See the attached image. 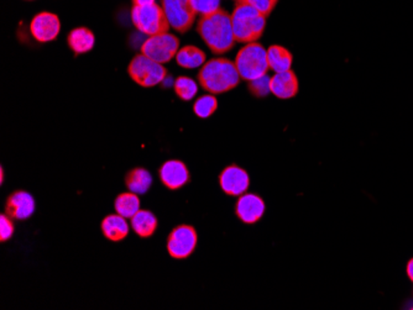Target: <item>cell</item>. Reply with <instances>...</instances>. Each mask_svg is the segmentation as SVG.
<instances>
[{"label":"cell","mask_w":413,"mask_h":310,"mask_svg":"<svg viewBox=\"0 0 413 310\" xmlns=\"http://www.w3.org/2000/svg\"><path fill=\"white\" fill-rule=\"evenodd\" d=\"M238 1H244L249 6H254L256 10L269 17L271 14L272 10L275 9V6H278V0H238Z\"/></svg>","instance_id":"83f0119b"},{"label":"cell","mask_w":413,"mask_h":310,"mask_svg":"<svg viewBox=\"0 0 413 310\" xmlns=\"http://www.w3.org/2000/svg\"><path fill=\"white\" fill-rule=\"evenodd\" d=\"M0 241L6 243L12 239L15 232V226L12 223V218H9L6 214L0 215Z\"/></svg>","instance_id":"4316f807"},{"label":"cell","mask_w":413,"mask_h":310,"mask_svg":"<svg viewBox=\"0 0 413 310\" xmlns=\"http://www.w3.org/2000/svg\"><path fill=\"white\" fill-rule=\"evenodd\" d=\"M128 74L136 85L144 88H151L162 83L167 76V69L159 62L144 56L142 53L136 55L128 66Z\"/></svg>","instance_id":"8992f818"},{"label":"cell","mask_w":413,"mask_h":310,"mask_svg":"<svg viewBox=\"0 0 413 310\" xmlns=\"http://www.w3.org/2000/svg\"><path fill=\"white\" fill-rule=\"evenodd\" d=\"M300 83L294 71L275 74L271 77V93L278 99H292L298 94Z\"/></svg>","instance_id":"9a60e30c"},{"label":"cell","mask_w":413,"mask_h":310,"mask_svg":"<svg viewBox=\"0 0 413 310\" xmlns=\"http://www.w3.org/2000/svg\"><path fill=\"white\" fill-rule=\"evenodd\" d=\"M174 89L176 96H178L183 102H191L193 101L197 93H199V85L194 79L181 76L177 77L174 82Z\"/></svg>","instance_id":"603a6c76"},{"label":"cell","mask_w":413,"mask_h":310,"mask_svg":"<svg viewBox=\"0 0 413 310\" xmlns=\"http://www.w3.org/2000/svg\"><path fill=\"white\" fill-rule=\"evenodd\" d=\"M131 21L142 34L146 36L166 34L171 25L164 9L156 3L145 6H133Z\"/></svg>","instance_id":"5b68a950"},{"label":"cell","mask_w":413,"mask_h":310,"mask_svg":"<svg viewBox=\"0 0 413 310\" xmlns=\"http://www.w3.org/2000/svg\"><path fill=\"white\" fill-rule=\"evenodd\" d=\"M218 109V101L214 94H204L196 99L193 104V112L201 119H207L212 117Z\"/></svg>","instance_id":"cb8c5ba5"},{"label":"cell","mask_w":413,"mask_h":310,"mask_svg":"<svg viewBox=\"0 0 413 310\" xmlns=\"http://www.w3.org/2000/svg\"><path fill=\"white\" fill-rule=\"evenodd\" d=\"M130 226L133 232L142 239H149L159 227V220L156 215L146 209H140L130 219Z\"/></svg>","instance_id":"ac0fdd59"},{"label":"cell","mask_w":413,"mask_h":310,"mask_svg":"<svg viewBox=\"0 0 413 310\" xmlns=\"http://www.w3.org/2000/svg\"><path fill=\"white\" fill-rule=\"evenodd\" d=\"M155 0H133V6H145L153 4Z\"/></svg>","instance_id":"f1b7e54d"},{"label":"cell","mask_w":413,"mask_h":310,"mask_svg":"<svg viewBox=\"0 0 413 310\" xmlns=\"http://www.w3.org/2000/svg\"><path fill=\"white\" fill-rule=\"evenodd\" d=\"M61 31V21L56 14L42 12L35 15L30 24V33L36 41L41 44L51 42L57 39Z\"/></svg>","instance_id":"8fae6325"},{"label":"cell","mask_w":413,"mask_h":310,"mask_svg":"<svg viewBox=\"0 0 413 310\" xmlns=\"http://www.w3.org/2000/svg\"><path fill=\"white\" fill-rule=\"evenodd\" d=\"M233 30L235 41L240 44H251L260 39L267 28V17L254 6L237 0L232 12Z\"/></svg>","instance_id":"3957f363"},{"label":"cell","mask_w":413,"mask_h":310,"mask_svg":"<svg viewBox=\"0 0 413 310\" xmlns=\"http://www.w3.org/2000/svg\"><path fill=\"white\" fill-rule=\"evenodd\" d=\"M114 209L117 214L124 216L125 219H131L140 210V198L135 193H120L114 200Z\"/></svg>","instance_id":"7402d4cb"},{"label":"cell","mask_w":413,"mask_h":310,"mask_svg":"<svg viewBox=\"0 0 413 310\" xmlns=\"http://www.w3.org/2000/svg\"><path fill=\"white\" fill-rule=\"evenodd\" d=\"M0 178H1V183L4 182V171L1 169V175H0Z\"/></svg>","instance_id":"4dcf8cb0"},{"label":"cell","mask_w":413,"mask_h":310,"mask_svg":"<svg viewBox=\"0 0 413 310\" xmlns=\"http://www.w3.org/2000/svg\"><path fill=\"white\" fill-rule=\"evenodd\" d=\"M199 234L192 225L176 226L167 237V252L172 259H186L196 251Z\"/></svg>","instance_id":"ba28073f"},{"label":"cell","mask_w":413,"mask_h":310,"mask_svg":"<svg viewBox=\"0 0 413 310\" xmlns=\"http://www.w3.org/2000/svg\"><path fill=\"white\" fill-rule=\"evenodd\" d=\"M67 45L76 56L92 51L96 45V36L91 28H77L69 31Z\"/></svg>","instance_id":"e0dca14e"},{"label":"cell","mask_w":413,"mask_h":310,"mask_svg":"<svg viewBox=\"0 0 413 310\" xmlns=\"http://www.w3.org/2000/svg\"><path fill=\"white\" fill-rule=\"evenodd\" d=\"M250 93L256 98H265L271 93V77L267 74L260 78L253 79L248 82Z\"/></svg>","instance_id":"d4e9b609"},{"label":"cell","mask_w":413,"mask_h":310,"mask_svg":"<svg viewBox=\"0 0 413 310\" xmlns=\"http://www.w3.org/2000/svg\"><path fill=\"white\" fill-rule=\"evenodd\" d=\"M160 181L167 189L178 191L191 182V173L186 164L180 160H169L159 169Z\"/></svg>","instance_id":"7c38bea8"},{"label":"cell","mask_w":413,"mask_h":310,"mask_svg":"<svg viewBox=\"0 0 413 310\" xmlns=\"http://www.w3.org/2000/svg\"><path fill=\"white\" fill-rule=\"evenodd\" d=\"M234 63L238 68L240 77L246 82L260 78L267 74L270 69L267 61V50L258 41L246 44L243 49H240Z\"/></svg>","instance_id":"277c9868"},{"label":"cell","mask_w":413,"mask_h":310,"mask_svg":"<svg viewBox=\"0 0 413 310\" xmlns=\"http://www.w3.org/2000/svg\"><path fill=\"white\" fill-rule=\"evenodd\" d=\"M36 203L30 193L17 189L6 198L4 204V214L8 215L12 220L24 221L34 215Z\"/></svg>","instance_id":"5bb4252c"},{"label":"cell","mask_w":413,"mask_h":310,"mask_svg":"<svg viewBox=\"0 0 413 310\" xmlns=\"http://www.w3.org/2000/svg\"><path fill=\"white\" fill-rule=\"evenodd\" d=\"M191 4L196 14H201L202 17L221 9V0H191Z\"/></svg>","instance_id":"484cf974"},{"label":"cell","mask_w":413,"mask_h":310,"mask_svg":"<svg viewBox=\"0 0 413 310\" xmlns=\"http://www.w3.org/2000/svg\"><path fill=\"white\" fill-rule=\"evenodd\" d=\"M267 61L271 71L275 74H281L291 69L294 56L283 46L272 45L267 49Z\"/></svg>","instance_id":"ffe728a7"},{"label":"cell","mask_w":413,"mask_h":310,"mask_svg":"<svg viewBox=\"0 0 413 310\" xmlns=\"http://www.w3.org/2000/svg\"><path fill=\"white\" fill-rule=\"evenodd\" d=\"M267 204L264 199L254 193H244L235 204V215L244 224H255L265 214Z\"/></svg>","instance_id":"4fadbf2b"},{"label":"cell","mask_w":413,"mask_h":310,"mask_svg":"<svg viewBox=\"0 0 413 310\" xmlns=\"http://www.w3.org/2000/svg\"><path fill=\"white\" fill-rule=\"evenodd\" d=\"M162 9L171 28L180 34L189 31L197 15L193 10L191 0H162Z\"/></svg>","instance_id":"9c48e42d"},{"label":"cell","mask_w":413,"mask_h":310,"mask_svg":"<svg viewBox=\"0 0 413 310\" xmlns=\"http://www.w3.org/2000/svg\"><path fill=\"white\" fill-rule=\"evenodd\" d=\"M180 50V40L175 35L166 34L149 36L142 45V53L155 62H170Z\"/></svg>","instance_id":"52a82bcc"},{"label":"cell","mask_w":413,"mask_h":310,"mask_svg":"<svg viewBox=\"0 0 413 310\" xmlns=\"http://www.w3.org/2000/svg\"><path fill=\"white\" fill-rule=\"evenodd\" d=\"M176 61L178 66L188 69L202 67L205 61V53L196 46L188 45L182 47L176 55Z\"/></svg>","instance_id":"44dd1931"},{"label":"cell","mask_w":413,"mask_h":310,"mask_svg":"<svg viewBox=\"0 0 413 310\" xmlns=\"http://www.w3.org/2000/svg\"><path fill=\"white\" fill-rule=\"evenodd\" d=\"M128 219L119 214L108 215L103 219L101 224V230L103 232V236L106 237L112 243H120L126 239L129 235V224Z\"/></svg>","instance_id":"2e32d148"},{"label":"cell","mask_w":413,"mask_h":310,"mask_svg":"<svg viewBox=\"0 0 413 310\" xmlns=\"http://www.w3.org/2000/svg\"><path fill=\"white\" fill-rule=\"evenodd\" d=\"M125 186L139 196L146 194L153 186V175L146 169L135 167L125 175Z\"/></svg>","instance_id":"d6986e66"},{"label":"cell","mask_w":413,"mask_h":310,"mask_svg":"<svg viewBox=\"0 0 413 310\" xmlns=\"http://www.w3.org/2000/svg\"><path fill=\"white\" fill-rule=\"evenodd\" d=\"M219 186L227 196L240 197L249 189V173L238 164H230L221 171Z\"/></svg>","instance_id":"30bf717a"},{"label":"cell","mask_w":413,"mask_h":310,"mask_svg":"<svg viewBox=\"0 0 413 310\" xmlns=\"http://www.w3.org/2000/svg\"><path fill=\"white\" fill-rule=\"evenodd\" d=\"M197 30L205 45L214 55L227 53L237 42L233 30L232 14L223 9L201 17Z\"/></svg>","instance_id":"6da1fadb"},{"label":"cell","mask_w":413,"mask_h":310,"mask_svg":"<svg viewBox=\"0 0 413 310\" xmlns=\"http://www.w3.org/2000/svg\"><path fill=\"white\" fill-rule=\"evenodd\" d=\"M240 74L235 63L228 58H212L199 69V82L210 94H223L240 83Z\"/></svg>","instance_id":"7a4b0ae2"},{"label":"cell","mask_w":413,"mask_h":310,"mask_svg":"<svg viewBox=\"0 0 413 310\" xmlns=\"http://www.w3.org/2000/svg\"><path fill=\"white\" fill-rule=\"evenodd\" d=\"M406 271H407V276L410 279H411V282L413 283V259H410L407 264V268H406Z\"/></svg>","instance_id":"f546056e"}]
</instances>
